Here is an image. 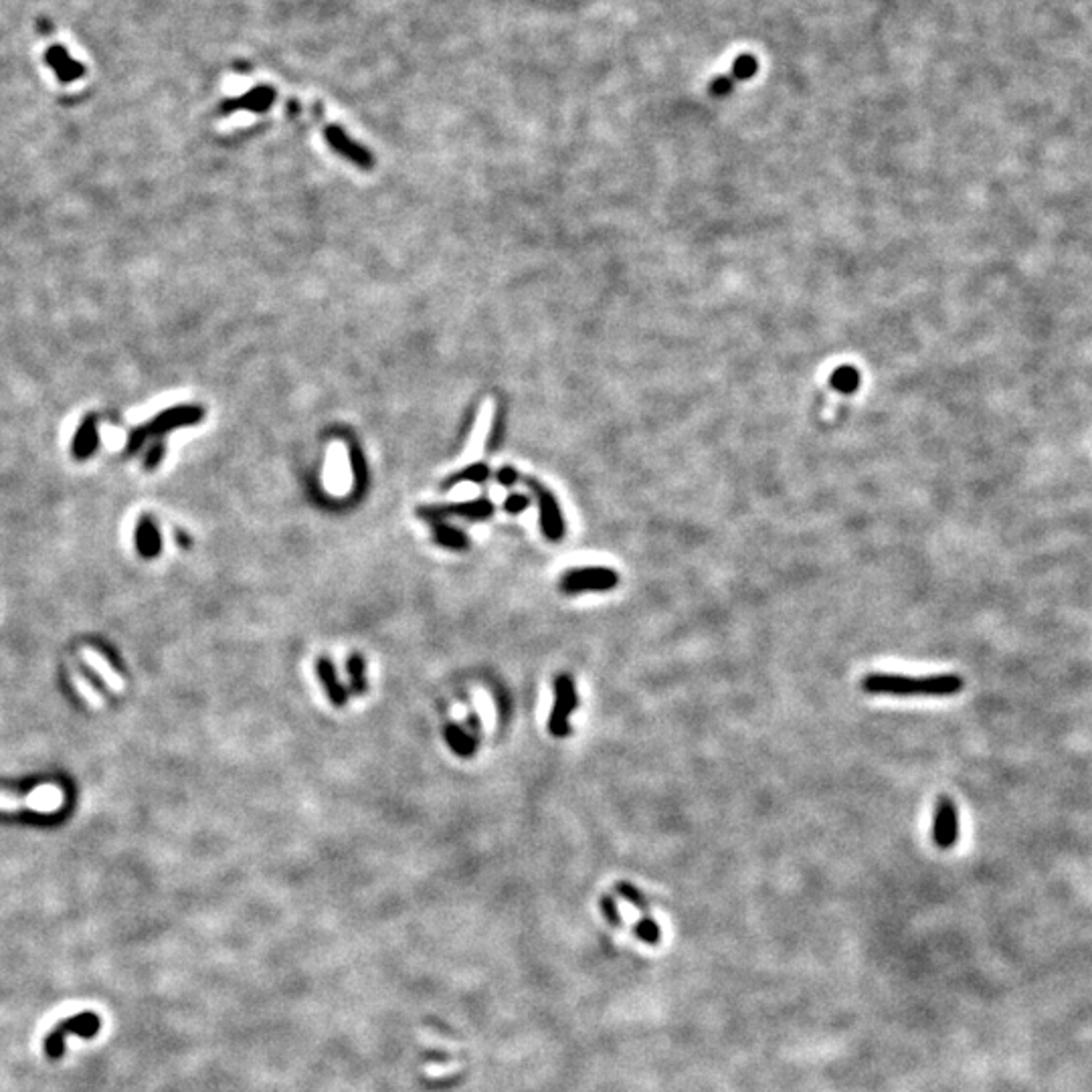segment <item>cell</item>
Wrapping results in <instances>:
<instances>
[{
  "label": "cell",
  "mask_w": 1092,
  "mask_h": 1092,
  "mask_svg": "<svg viewBox=\"0 0 1092 1092\" xmlns=\"http://www.w3.org/2000/svg\"><path fill=\"white\" fill-rule=\"evenodd\" d=\"M467 728H470V733L476 738H480V734H482V722H480V719H477L476 712L467 714Z\"/></svg>",
  "instance_id": "cell-27"
},
{
  "label": "cell",
  "mask_w": 1092,
  "mask_h": 1092,
  "mask_svg": "<svg viewBox=\"0 0 1092 1092\" xmlns=\"http://www.w3.org/2000/svg\"><path fill=\"white\" fill-rule=\"evenodd\" d=\"M619 573L609 567H581L563 573L558 581V589L567 595H581V593H607L619 585Z\"/></svg>",
  "instance_id": "cell-3"
},
{
  "label": "cell",
  "mask_w": 1092,
  "mask_h": 1092,
  "mask_svg": "<svg viewBox=\"0 0 1092 1092\" xmlns=\"http://www.w3.org/2000/svg\"><path fill=\"white\" fill-rule=\"evenodd\" d=\"M524 484L536 498V504L540 510V528H543V534L550 540V543H560V540H563L567 534V524H565V518H563V512H560V506H558V500L555 498V494L550 492L546 486L540 484L536 477H524Z\"/></svg>",
  "instance_id": "cell-4"
},
{
  "label": "cell",
  "mask_w": 1092,
  "mask_h": 1092,
  "mask_svg": "<svg viewBox=\"0 0 1092 1092\" xmlns=\"http://www.w3.org/2000/svg\"><path fill=\"white\" fill-rule=\"evenodd\" d=\"M487 477H490V467H487V464H482V462H480V464H472V465H467V467H464V470H460V472H457V474L450 476V477H447V480L441 484V487H443V490H452L453 486H457V484H464V482H472V484H484V482L487 480Z\"/></svg>",
  "instance_id": "cell-18"
},
{
  "label": "cell",
  "mask_w": 1092,
  "mask_h": 1092,
  "mask_svg": "<svg viewBox=\"0 0 1092 1092\" xmlns=\"http://www.w3.org/2000/svg\"><path fill=\"white\" fill-rule=\"evenodd\" d=\"M528 506H530V498L526 494L512 492L510 496H506V500H504V510H506L508 514H512V516H518V514L526 512Z\"/></svg>",
  "instance_id": "cell-23"
},
{
  "label": "cell",
  "mask_w": 1092,
  "mask_h": 1092,
  "mask_svg": "<svg viewBox=\"0 0 1092 1092\" xmlns=\"http://www.w3.org/2000/svg\"><path fill=\"white\" fill-rule=\"evenodd\" d=\"M555 704L548 714V733L555 738H567L573 733L570 716L579 709L577 684L570 674H558L553 684Z\"/></svg>",
  "instance_id": "cell-2"
},
{
  "label": "cell",
  "mask_w": 1092,
  "mask_h": 1092,
  "mask_svg": "<svg viewBox=\"0 0 1092 1092\" xmlns=\"http://www.w3.org/2000/svg\"><path fill=\"white\" fill-rule=\"evenodd\" d=\"M81 655H83V660H86V663L89 665V668L93 672H96L100 675V678L110 686L112 692H116V694H122L123 692V688H126V684H123V680L120 678V674L112 668V665L108 663V660L103 658V655L100 652H96L93 648H83Z\"/></svg>",
  "instance_id": "cell-14"
},
{
  "label": "cell",
  "mask_w": 1092,
  "mask_h": 1092,
  "mask_svg": "<svg viewBox=\"0 0 1092 1092\" xmlns=\"http://www.w3.org/2000/svg\"><path fill=\"white\" fill-rule=\"evenodd\" d=\"M316 674H318V680L322 684V688H324L326 696L330 704L335 706V709H345L348 704L350 699V692L345 684H342L338 670L335 662H332L328 655H320L318 662H316Z\"/></svg>",
  "instance_id": "cell-9"
},
{
  "label": "cell",
  "mask_w": 1092,
  "mask_h": 1092,
  "mask_svg": "<svg viewBox=\"0 0 1092 1092\" xmlns=\"http://www.w3.org/2000/svg\"><path fill=\"white\" fill-rule=\"evenodd\" d=\"M831 389H836L841 394H854L862 387V372L854 364H841L829 377Z\"/></svg>",
  "instance_id": "cell-17"
},
{
  "label": "cell",
  "mask_w": 1092,
  "mask_h": 1092,
  "mask_svg": "<svg viewBox=\"0 0 1092 1092\" xmlns=\"http://www.w3.org/2000/svg\"><path fill=\"white\" fill-rule=\"evenodd\" d=\"M61 793L59 789L55 787H41L37 789L35 793H29L25 797H15V795H6V793H0V811H18V809H35V811H53L57 809V805H49V804H37V801H59Z\"/></svg>",
  "instance_id": "cell-10"
},
{
  "label": "cell",
  "mask_w": 1092,
  "mask_h": 1092,
  "mask_svg": "<svg viewBox=\"0 0 1092 1092\" xmlns=\"http://www.w3.org/2000/svg\"><path fill=\"white\" fill-rule=\"evenodd\" d=\"M350 452V467H352V477H355V492H358L362 496V492L367 490V482H369V467H367V460H364V455L360 452V447L352 443L348 447Z\"/></svg>",
  "instance_id": "cell-19"
},
{
  "label": "cell",
  "mask_w": 1092,
  "mask_h": 1092,
  "mask_svg": "<svg viewBox=\"0 0 1092 1092\" xmlns=\"http://www.w3.org/2000/svg\"><path fill=\"white\" fill-rule=\"evenodd\" d=\"M174 538H176V543H179L182 548H191V538L186 536L184 533H181V530H176Z\"/></svg>",
  "instance_id": "cell-28"
},
{
  "label": "cell",
  "mask_w": 1092,
  "mask_h": 1092,
  "mask_svg": "<svg viewBox=\"0 0 1092 1092\" xmlns=\"http://www.w3.org/2000/svg\"><path fill=\"white\" fill-rule=\"evenodd\" d=\"M518 480H520V474L514 470V467H510V465H504V467H500V470L496 472V482L500 484V486H504V487H512Z\"/></svg>",
  "instance_id": "cell-25"
},
{
  "label": "cell",
  "mask_w": 1092,
  "mask_h": 1092,
  "mask_svg": "<svg viewBox=\"0 0 1092 1092\" xmlns=\"http://www.w3.org/2000/svg\"><path fill=\"white\" fill-rule=\"evenodd\" d=\"M324 138H326L330 148L335 150L338 156H342V159H346L348 162L360 166V169H364V170H369L374 166V156L367 148H364L362 144L352 140L340 126L328 123V126L324 128Z\"/></svg>",
  "instance_id": "cell-7"
},
{
  "label": "cell",
  "mask_w": 1092,
  "mask_h": 1092,
  "mask_svg": "<svg viewBox=\"0 0 1092 1092\" xmlns=\"http://www.w3.org/2000/svg\"><path fill=\"white\" fill-rule=\"evenodd\" d=\"M599 907H601L603 914H605V919H607L611 924H616V927H621L623 921H621V917H619V909H617V902H616V898L609 897V894H603L601 900H599Z\"/></svg>",
  "instance_id": "cell-24"
},
{
  "label": "cell",
  "mask_w": 1092,
  "mask_h": 1092,
  "mask_svg": "<svg viewBox=\"0 0 1092 1092\" xmlns=\"http://www.w3.org/2000/svg\"><path fill=\"white\" fill-rule=\"evenodd\" d=\"M136 546L144 558H156L162 550V538L150 516H142L136 530Z\"/></svg>",
  "instance_id": "cell-15"
},
{
  "label": "cell",
  "mask_w": 1092,
  "mask_h": 1092,
  "mask_svg": "<svg viewBox=\"0 0 1092 1092\" xmlns=\"http://www.w3.org/2000/svg\"><path fill=\"white\" fill-rule=\"evenodd\" d=\"M431 538L437 546L453 550V553H465V550L472 546L470 536H467L462 528L445 523V520L431 523Z\"/></svg>",
  "instance_id": "cell-12"
},
{
  "label": "cell",
  "mask_w": 1092,
  "mask_h": 1092,
  "mask_svg": "<svg viewBox=\"0 0 1092 1092\" xmlns=\"http://www.w3.org/2000/svg\"><path fill=\"white\" fill-rule=\"evenodd\" d=\"M346 674H348V692L352 696H357V699L367 694V690H369L367 662H364V655L360 652H352L348 655Z\"/></svg>",
  "instance_id": "cell-16"
},
{
  "label": "cell",
  "mask_w": 1092,
  "mask_h": 1092,
  "mask_svg": "<svg viewBox=\"0 0 1092 1092\" xmlns=\"http://www.w3.org/2000/svg\"><path fill=\"white\" fill-rule=\"evenodd\" d=\"M616 892L619 894L621 898H626L628 902H631V904H633V907L640 909V910L643 912V917H648V914H650V904H648V898L643 897V894H641V892H640L636 887H633L631 882H626V880L617 882V884H616Z\"/></svg>",
  "instance_id": "cell-20"
},
{
  "label": "cell",
  "mask_w": 1092,
  "mask_h": 1092,
  "mask_svg": "<svg viewBox=\"0 0 1092 1092\" xmlns=\"http://www.w3.org/2000/svg\"><path fill=\"white\" fill-rule=\"evenodd\" d=\"M445 743L447 746L452 748L453 755H457L460 758H474L476 751H477V738L467 731V728L450 722L445 724Z\"/></svg>",
  "instance_id": "cell-13"
},
{
  "label": "cell",
  "mask_w": 1092,
  "mask_h": 1092,
  "mask_svg": "<svg viewBox=\"0 0 1092 1092\" xmlns=\"http://www.w3.org/2000/svg\"><path fill=\"white\" fill-rule=\"evenodd\" d=\"M494 512H496V506L490 498H476V500L460 502V504L425 506V508L417 510V516L423 520H429V523H440V520H445L450 516L472 520V523H480V520L492 518Z\"/></svg>",
  "instance_id": "cell-5"
},
{
  "label": "cell",
  "mask_w": 1092,
  "mask_h": 1092,
  "mask_svg": "<svg viewBox=\"0 0 1092 1092\" xmlns=\"http://www.w3.org/2000/svg\"><path fill=\"white\" fill-rule=\"evenodd\" d=\"M965 688V680L959 674H939V675H924V678H912V675L900 674H868L862 680V690L868 694H887V696H933V699H945V696H955Z\"/></svg>",
  "instance_id": "cell-1"
},
{
  "label": "cell",
  "mask_w": 1092,
  "mask_h": 1092,
  "mask_svg": "<svg viewBox=\"0 0 1092 1092\" xmlns=\"http://www.w3.org/2000/svg\"><path fill=\"white\" fill-rule=\"evenodd\" d=\"M276 89L269 88V86H257L253 88L245 96L237 98V100H229L223 103V113H231V112H239V110H247V112H255V113H262L267 112L272 108V103L276 101Z\"/></svg>",
  "instance_id": "cell-11"
},
{
  "label": "cell",
  "mask_w": 1092,
  "mask_h": 1092,
  "mask_svg": "<svg viewBox=\"0 0 1092 1092\" xmlns=\"http://www.w3.org/2000/svg\"><path fill=\"white\" fill-rule=\"evenodd\" d=\"M633 933H636L643 943H650V945L660 943V927L650 917H643L636 924V927H633Z\"/></svg>",
  "instance_id": "cell-22"
},
{
  "label": "cell",
  "mask_w": 1092,
  "mask_h": 1092,
  "mask_svg": "<svg viewBox=\"0 0 1092 1092\" xmlns=\"http://www.w3.org/2000/svg\"><path fill=\"white\" fill-rule=\"evenodd\" d=\"M502 429H504V415H502V411H498L496 421H494V428H492V433H490V450L492 452L498 450V445H500V441H502V433H504Z\"/></svg>",
  "instance_id": "cell-26"
},
{
  "label": "cell",
  "mask_w": 1092,
  "mask_h": 1092,
  "mask_svg": "<svg viewBox=\"0 0 1092 1092\" xmlns=\"http://www.w3.org/2000/svg\"><path fill=\"white\" fill-rule=\"evenodd\" d=\"M933 841L941 850H951L959 841V809L946 795H941L934 805Z\"/></svg>",
  "instance_id": "cell-6"
},
{
  "label": "cell",
  "mask_w": 1092,
  "mask_h": 1092,
  "mask_svg": "<svg viewBox=\"0 0 1092 1092\" xmlns=\"http://www.w3.org/2000/svg\"><path fill=\"white\" fill-rule=\"evenodd\" d=\"M71 678H73V684H76L77 692L93 706V709H103V699H101V696L96 690L91 688V684L86 678H83V675H79L77 672H73Z\"/></svg>",
  "instance_id": "cell-21"
},
{
  "label": "cell",
  "mask_w": 1092,
  "mask_h": 1092,
  "mask_svg": "<svg viewBox=\"0 0 1092 1092\" xmlns=\"http://www.w3.org/2000/svg\"><path fill=\"white\" fill-rule=\"evenodd\" d=\"M100 1029V1017L96 1014H81L67 1019V1022L59 1024V1027L55 1029L53 1034L47 1038V1054L51 1058H59L64 1054V1039L69 1034H77L83 1038H91L96 1036Z\"/></svg>",
  "instance_id": "cell-8"
}]
</instances>
